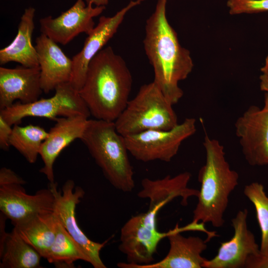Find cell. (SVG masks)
I'll list each match as a JSON object with an SVG mask.
<instances>
[{
    "instance_id": "27",
    "label": "cell",
    "mask_w": 268,
    "mask_h": 268,
    "mask_svg": "<svg viewBox=\"0 0 268 268\" xmlns=\"http://www.w3.org/2000/svg\"><path fill=\"white\" fill-rule=\"evenodd\" d=\"M246 268H268V247L264 251H260L250 256L247 259Z\"/></svg>"
},
{
    "instance_id": "3",
    "label": "cell",
    "mask_w": 268,
    "mask_h": 268,
    "mask_svg": "<svg viewBox=\"0 0 268 268\" xmlns=\"http://www.w3.org/2000/svg\"><path fill=\"white\" fill-rule=\"evenodd\" d=\"M203 144L205 163L198 174L201 188L192 221L210 223L219 228L224 223L229 197L238 184L239 175L231 169L225 157L224 147L218 140L205 134Z\"/></svg>"
},
{
    "instance_id": "18",
    "label": "cell",
    "mask_w": 268,
    "mask_h": 268,
    "mask_svg": "<svg viewBox=\"0 0 268 268\" xmlns=\"http://www.w3.org/2000/svg\"><path fill=\"white\" fill-rule=\"evenodd\" d=\"M56 43L45 34L37 37L35 47L40 68L43 91L48 93L63 83L70 82L72 59L67 57Z\"/></svg>"
},
{
    "instance_id": "25",
    "label": "cell",
    "mask_w": 268,
    "mask_h": 268,
    "mask_svg": "<svg viewBox=\"0 0 268 268\" xmlns=\"http://www.w3.org/2000/svg\"><path fill=\"white\" fill-rule=\"evenodd\" d=\"M245 196L254 204L261 233L260 251L268 247V196L264 186L259 182H253L245 186Z\"/></svg>"
},
{
    "instance_id": "9",
    "label": "cell",
    "mask_w": 268,
    "mask_h": 268,
    "mask_svg": "<svg viewBox=\"0 0 268 268\" xmlns=\"http://www.w3.org/2000/svg\"><path fill=\"white\" fill-rule=\"evenodd\" d=\"M49 187L54 197L53 212L60 223L80 246L94 268H106L100 252L107 241L100 243L91 240L79 228L76 220L75 208L84 196V190L79 186L75 188L72 180H67L61 191L58 190L56 182L50 183Z\"/></svg>"
},
{
    "instance_id": "31",
    "label": "cell",
    "mask_w": 268,
    "mask_h": 268,
    "mask_svg": "<svg viewBox=\"0 0 268 268\" xmlns=\"http://www.w3.org/2000/svg\"><path fill=\"white\" fill-rule=\"evenodd\" d=\"M87 4H92L94 6H106L109 0H84Z\"/></svg>"
},
{
    "instance_id": "2",
    "label": "cell",
    "mask_w": 268,
    "mask_h": 268,
    "mask_svg": "<svg viewBox=\"0 0 268 268\" xmlns=\"http://www.w3.org/2000/svg\"><path fill=\"white\" fill-rule=\"evenodd\" d=\"M132 82L124 59L107 47L90 61L78 92L95 119L115 122L129 101Z\"/></svg>"
},
{
    "instance_id": "26",
    "label": "cell",
    "mask_w": 268,
    "mask_h": 268,
    "mask_svg": "<svg viewBox=\"0 0 268 268\" xmlns=\"http://www.w3.org/2000/svg\"><path fill=\"white\" fill-rule=\"evenodd\" d=\"M230 14H252L268 11V0H228Z\"/></svg>"
},
{
    "instance_id": "24",
    "label": "cell",
    "mask_w": 268,
    "mask_h": 268,
    "mask_svg": "<svg viewBox=\"0 0 268 268\" xmlns=\"http://www.w3.org/2000/svg\"><path fill=\"white\" fill-rule=\"evenodd\" d=\"M48 132L39 126L15 125L9 139V144L15 148L30 163H34L39 155L43 141Z\"/></svg>"
},
{
    "instance_id": "16",
    "label": "cell",
    "mask_w": 268,
    "mask_h": 268,
    "mask_svg": "<svg viewBox=\"0 0 268 268\" xmlns=\"http://www.w3.org/2000/svg\"><path fill=\"white\" fill-rule=\"evenodd\" d=\"M42 92L39 67H0V110L11 106L16 100L22 103L34 102Z\"/></svg>"
},
{
    "instance_id": "7",
    "label": "cell",
    "mask_w": 268,
    "mask_h": 268,
    "mask_svg": "<svg viewBox=\"0 0 268 268\" xmlns=\"http://www.w3.org/2000/svg\"><path fill=\"white\" fill-rule=\"evenodd\" d=\"M54 96L29 103L20 101L0 110L1 116L10 125H18L27 117H36L55 120L59 117L91 115L78 91L69 82L57 86Z\"/></svg>"
},
{
    "instance_id": "8",
    "label": "cell",
    "mask_w": 268,
    "mask_h": 268,
    "mask_svg": "<svg viewBox=\"0 0 268 268\" xmlns=\"http://www.w3.org/2000/svg\"><path fill=\"white\" fill-rule=\"evenodd\" d=\"M196 132V121L187 118L168 130H153L125 136L128 151L136 160L170 162L182 143Z\"/></svg>"
},
{
    "instance_id": "29",
    "label": "cell",
    "mask_w": 268,
    "mask_h": 268,
    "mask_svg": "<svg viewBox=\"0 0 268 268\" xmlns=\"http://www.w3.org/2000/svg\"><path fill=\"white\" fill-rule=\"evenodd\" d=\"M26 182L11 169L2 167L0 170V186L18 184L24 185Z\"/></svg>"
},
{
    "instance_id": "10",
    "label": "cell",
    "mask_w": 268,
    "mask_h": 268,
    "mask_svg": "<svg viewBox=\"0 0 268 268\" xmlns=\"http://www.w3.org/2000/svg\"><path fill=\"white\" fill-rule=\"evenodd\" d=\"M204 224L192 221L185 226L180 227L178 224L170 232L167 238L170 248L168 254L157 263L138 266L135 268H201L206 260L201 254L207 248V240L198 236L185 237L180 233L186 231H200L207 234L210 239L215 235V232L209 231L204 227Z\"/></svg>"
},
{
    "instance_id": "15",
    "label": "cell",
    "mask_w": 268,
    "mask_h": 268,
    "mask_svg": "<svg viewBox=\"0 0 268 268\" xmlns=\"http://www.w3.org/2000/svg\"><path fill=\"white\" fill-rule=\"evenodd\" d=\"M21 184L0 186V212L13 225L34 215L53 212L54 197L49 187L29 195Z\"/></svg>"
},
{
    "instance_id": "28",
    "label": "cell",
    "mask_w": 268,
    "mask_h": 268,
    "mask_svg": "<svg viewBox=\"0 0 268 268\" xmlns=\"http://www.w3.org/2000/svg\"><path fill=\"white\" fill-rule=\"evenodd\" d=\"M1 116H0V147L3 150H7L10 146L9 139L12 128Z\"/></svg>"
},
{
    "instance_id": "14",
    "label": "cell",
    "mask_w": 268,
    "mask_h": 268,
    "mask_svg": "<svg viewBox=\"0 0 268 268\" xmlns=\"http://www.w3.org/2000/svg\"><path fill=\"white\" fill-rule=\"evenodd\" d=\"M248 210H239L231 220L233 237L220 243L217 255L203 263L204 268H243L248 257L258 253L260 247L254 234L248 229Z\"/></svg>"
},
{
    "instance_id": "32",
    "label": "cell",
    "mask_w": 268,
    "mask_h": 268,
    "mask_svg": "<svg viewBox=\"0 0 268 268\" xmlns=\"http://www.w3.org/2000/svg\"><path fill=\"white\" fill-rule=\"evenodd\" d=\"M261 70L262 73L268 72V54L266 58L265 64L261 68Z\"/></svg>"
},
{
    "instance_id": "23",
    "label": "cell",
    "mask_w": 268,
    "mask_h": 268,
    "mask_svg": "<svg viewBox=\"0 0 268 268\" xmlns=\"http://www.w3.org/2000/svg\"><path fill=\"white\" fill-rule=\"evenodd\" d=\"M44 259L58 268H72L77 260L89 263L83 250L59 221L55 240Z\"/></svg>"
},
{
    "instance_id": "30",
    "label": "cell",
    "mask_w": 268,
    "mask_h": 268,
    "mask_svg": "<svg viewBox=\"0 0 268 268\" xmlns=\"http://www.w3.org/2000/svg\"><path fill=\"white\" fill-rule=\"evenodd\" d=\"M260 86L262 91L268 94V72H264L260 76Z\"/></svg>"
},
{
    "instance_id": "19",
    "label": "cell",
    "mask_w": 268,
    "mask_h": 268,
    "mask_svg": "<svg viewBox=\"0 0 268 268\" xmlns=\"http://www.w3.org/2000/svg\"><path fill=\"white\" fill-rule=\"evenodd\" d=\"M191 178L190 173L184 172L174 177L167 175L160 179L144 178L141 183L142 189L137 196L149 200V208H162L176 198H180L181 204L186 206L189 198L198 197L199 194V190L188 187Z\"/></svg>"
},
{
    "instance_id": "12",
    "label": "cell",
    "mask_w": 268,
    "mask_h": 268,
    "mask_svg": "<svg viewBox=\"0 0 268 268\" xmlns=\"http://www.w3.org/2000/svg\"><path fill=\"white\" fill-rule=\"evenodd\" d=\"M105 8V6H94L87 4L84 0H77L59 16L41 18L40 30L56 43L66 45L81 33L89 35L95 26L93 18Z\"/></svg>"
},
{
    "instance_id": "6",
    "label": "cell",
    "mask_w": 268,
    "mask_h": 268,
    "mask_svg": "<svg viewBox=\"0 0 268 268\" xmlns=\"http://www.w3.org/2000/svg\"><path fill=\"white\" fill-rule=\"evenodd\" d=\"M161 208H148L144 213L133 216L123 226L120 233L119 250L127 259V263H119L121 268H135L154 261L159 243L167 237L170 230L159 231L156 216Z\"/></svg>"
},
{
    "instance_id": "1",
    "label": "cell",
    "mask_w": 268,
    "mask_h": 268,
    "mask_svg": "<svg viewBox=\"0 0 268 268\" xmlns=\"http://www.w3.org/2000/svg\"><path fill=\"white\" fill-rule=\"evenodd\" d=\"M168 0H157L154 11L146 20L143 45L153 67V82L172 105L183 96L179 81L192 72L190 51L180 44L177 33L166 16Z\"/></svg>"
},
{
    "instance_id": "22",
    "label": "cell",
    "mask_w": 268,
    "mask_h": 268,
    "mask_svg": "<svg viewBox=\"0 0 268 268\" xmlns=\"http://www.w3.org/2000/svg\"><path fill=\"white\" fill-rule=\"evenodd\" d=\"M59 220L53 212L34 215L13 225V229L45 258L56 235Z\"/></svg>"
},
{
    "instance_id": "20",
    "label": "cell",
    "mask_w": 268,
    "mask_h": 268,
    "mask_svg": "<svg viewBox=\"0 0 268 268\" xmlns=\"http://www.w3.org/2000/svg\"><path fill=\"white\" fill-rule=\"evenodd\" d=\"M35 11L33 7L24 10L14 39L10 44L0 50V65L14 62L25 67H39L36 50L32 43Z\"/></svg>"
},
{
    "instance_id": "4",
    "label": "cell",
    "mask_w": 268,
    "mask_h": 268,
    "mask_svg": "<svg viewBox=\"0 0 268 268\" xmlns=\"http://www.w3.org/2000/svg\"><path fill=\"white\" fill-rule=\"evenodd\" d=\"M80 140L114 188L125 193L133 190V167L125 136L118 132L114 122L88 119Z\"/></svg>"
},
{
    "instance_id": "11",
    "label": "cell",
    "mask_w": 268,
    "mask_h": 268,
    "mask_svg": "<svg viewBox=\"0 0 268 268\" xmlns=\"http://www.w3.org/2000/svg\"><path fill=\"white\" fill-rule=\"evenodd\" d=\"M235 132L251 166L268 165V94L262 108L252 105L236 121Z\"/></svg>"
},
{
    "instance_id": "21",
    "label": "cell",
    "mask_w": 268,
    "mask_h": 268,
    "mask_svg": "<svg viewBox=\"0 0 268 268\" xmlns=\"http://www.w3.org/2000/svg\"><path fill=\"white\" fill-rule=\"evenodd\" d=\"M6 219L0 212V268H41V255L24 241L13 229L11 233L5 231Z\"/></svg>"
},
{
    "instance_id": "5",
    "label": "cell",
    "mask_w": 268,
    "mask_h": 268,
    "mask_svg": "<svg viewBox=\"0 0 268 268\" xmlns=\"http://www.w3.org/2000/svg\"><path fill=\"white\" fill-rule=\"evenodd\" d=\"M172 105L152 81L142 85L114 122L124 136L153 130H170L178 124Z\"/></svg>"
},
{
    "instance_id": "17",
    "label": "cell",
    "mask_w": 268,
    "mask_h": 268,
    "mask_svg": "<svg viewBox=\"0 0 268 268\" xmlns=\"http://www.w3.org/2000/svg\"><path fill=\"white\" fill-rule=\"evenodd\" d=\"M88 118L81 116L59 117L48 132L40 151L44 163L40 172L50 183L55 182L54 164L61 152L69 144L82 136Z\"/></svg>"
},
{
    "instance_id": "13",
    "label": "cell",
    "mask_w": 268,
    "mask_h": 268,
    "mask_svg": "<svg viewBox=\"0 0 268 268\" xmlns=\"http://www.w3.org/2000/svg\"><path fill=\"white\" fill-rule=\"evenodd\" d=\"M144 0H131L114 15L100 17L97 25L87 35L81 51L71 59L72 73L69 83L75 89L79 91L82 87L90 61L115 34L127 12Z\"/></svg>"
}]
</instances>
